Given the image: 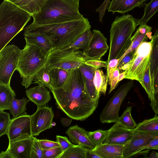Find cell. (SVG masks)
Listing matches in <instances>:
<instances>
[{
    "mask_svg": "<svg viewBox=\"0 0 158 158\" xmlns=\"http://www.w3.org/2000/svg\"><path fill=\"white\" fill-rule=\"evenodd\" d=\"M68 71L63 86L50 91L58 109L72 119L83 121L94 113L98 101L93 99L89 94L84 76L79 68Z\"/></svg>",
    "mask_w": 158,
    "mask_h": 158,
    "instance_id": "cell-1",
    "label": "cell"
},
{
    "mask_svg": "<svg viewBox=\"0 0 158 158\" xmlns=\"http://www.w3.org/2000/svg\"><path fill=\"white\" fill-rule=\"evenodd\" d=\"M90 28L88 19L83 17L79 19L52 24L37 25L31 23L25 28L24 33H43L51 41L54 49H62L71 45Z\"/></svg>",
    "mask_w": 158,
    "mask_h": 158,
    "instance_id": "cell-2",
    "label": "cell"
},
{
    "mask_svg": "<svg viewBox=\"0 0 158 158\" xmlns=\"http://www.w3.org/2000/svg\"><path fill=\"white\" fill-rule=\"evenodd\" d=\"M79 0H47L40 11L32 15V23L37 25L52 24L80 19Z\"/></svg>",
    "mask_w": 158,
    "mask_h": 158,
    "instance_id": "cell-3",
    "label": "cell"
},
{
    "mask_svg": "<svg viewBox=\"0 0 158 158\" xmlns=\"http://www.w3.org/2000/svg\"><path fill=\"white\" fill-rule=\"evenodd\" d=\"M31 17L11 2L3 0L0 5V51L23 30Z\"/></svg>",
    "mask_w": 158,
    "mask_h": 158,
    "instance_id": "cell-4",
    "label": "cell"
},
{
    "mask_svg": "<svg viewBox=\"0 0 158 158\" xmlns=\"http://www.w3.org/2000/svg\"><path fill=\"white\" fill-rule=\"evenodd\" d=\"M138 20L128 14L116 17L110 31V48L107 63L112 59H119L128 48Z\"/></svg>",
    "mask_w": 158,
    "mask_h": 158,
    "instance_id": "cell-5",
    "label": "cell"
},
{
    "mask_svg": "<svg viewBox=\"0 0 158 158\" xmlns=\"http://www.w3.org/2000/svg\"><path fill=\"white\" fill-rule=\"evenodd\" d=\"M47 55L37 47L26 43L21 50L16 69L22 79V85L26 89L32 83L38 71L45 66Z\"/></svg>",
    "mask_w": 158,
    "mask_h": 158,
    "instance_id": "cell-6",
    "label": "cell"
},
{
    "mask_svg": "<svg viewBox=\"0 0 158 158\" xmlns=\"http://www.w3.org/2000/svg\"><path fill=\"white\" fill-rule=\"evenodd\" d=\"M152 41L141 43L135 50L133 56L128 64L121 69L125 73V79L143 81L145 72L151 64Z\"/></svg>",
    "mask_w": 158,
    "mask_h": 158,
    "instance_id": "cell-7",
    "label": "cell"
},
{
    "mask_svg": "<svg viewBox=\"0 0 158 158\" xmlns=\"http://www.w3.org/2000/svg\"><path fill=\"white\" fill-rule=\"evenodd\" d=\"M78 50L73 48L54 49L47 55L45 66L67 71L79 68L85 60Z\"/></svg>",
    "mask_w": 158,
    "mask_h": 158,
    "instance_id": "cell-8",
    "label": "cell"
},
{
    "mask_svg": "<svg viewBox=\"0 0 158 158\" xmlns=\"http://www.w3.org/2000/svg\"><path fill=\"white\" fill-rule=\"evenodd\" d=\"M133 86V82L131 80L122 85L118 88L100 115L101 123L117 122L119 117L118 112L122 103Z\"/></svg>",
    "mask_w": 158,
    "mask_h": 158,
    "instance_id": "cell-9",
    "label": "cell"
},
{
    "mask_svg": "<svg viewBox=\"0 0 158 158\" xmlns=\"http://www.w3.org/2000/svg\"><path fill=\"white\" fill-rule=\"evenodd\" d=\"M21 50L11 44L0 51V85L10 84L12 76L18 66Z\"/></svg>",
    "mask_w": 158,
    "mask_h": 158,
    "instance_id": "cell-10",
    "label": "cell"
},
{
    "mask_svg": "<svg viewBox=\"0 0 158 158\" xmlns=\"http://www.w3.org/2000/svg\"><path fill=\"white\" fill-rule=\"evenodd\" d=\"M54 117L52 107L37 106L36 112L31 115L32 135H39L41 132L52 128Z\"/></svg>",
    "mask_w": 158,
    "mask_h": 158,
    "instance_id": "cell-11",
    "label": "cell"
},
{
    "mask_svg": "<svg viewBox=\"0 0 158 158\" xmlns=\"http://www.w3.org/2000/svg\"><path fill=\"white\" fill-rule=\"evenodd\" d=\"M109 49L106 38L99 30L94 29L86 50L82 55L85 61L89 60H100Z\"/></svg>",
    "mask_w": 158,
    "mask_h": 158,
    "instance_id": "cell-12",
    "label": "cell"
},
{
    "mask_svg": "<svg viewBox=\"0 0 158 158\" xmlns=\"http://www.w3.org/2000/svg\"><path fill=\"white\" fill-rule=\"evenodd\" d=\"M158 136V132L148 134L135 130L131 139L125 145L123 158L133 157L143 150L146 145Z\"/></svg>",
    "mask_w": 158,
    "mask_h": 158,
    "instance_id": "cell-13",
    "label": "cell"
},
{
    "mask_svg": "<svg viewBox=\"0 0 158 158\" xmlns=\"http://www.w3.org/2000/svg\"><path fill=\"white\" fill-rule=\"evenodd\" d=\"M33 136L28 134L22 135L9 141L6 149L12 158H31Z\"/></svg>",
    "mask_w": 158,
    "mask_h": 158,
    "instance_id": "cell-14",
    "label": "cell"
},
{
    "mask_svg": "<svg viewBox=\"0 0 158 158\" xmlns=\"http://www.w3.org/2000/svg\"><path fill=\"white\" fill-rule=\"evenodd\" d=\"M26 134L32 136L31 115L25 112L17 117L12 118L6 135L10 141Z\"/></svg>",
    "mask_w": 158,
    "mask_h": 158,
    "instance_id": "cell-15",
    "label": "cell"
},
{
    "mask_svg": "<svg viewBox=\"0 0 158 158\" xmlns=\"http://www.w3.org/2000/svg\"><path fill=\"white\" fill-rule=\"evenodd\" d=\"M134 131L125 128L117 122L115 123L108 130L103 143L125 145L131 139Z\"/></svg>",
    "mask_w": 158,
    "mask_h": 158,
    "instance_id": "cell-16",
    "label": "cell"
},
{
    "mask_svg": "<svg viewBox=\"0 0 158 158\" xmlns=\"http://www.w3.org/2000/svg\"><path fill=\"white\" fill-rule=\"evenodd\" d=\"M65 133L73 144L81 146L87 150H93L96 148L88 131L77 125L70 127Z\"/></svg>",
    "mask_w": 158,
    "mask_h": 158,
    "instance_id": "cell-17",
    "label": "cell"
},
{
    "mask_svg": "<svg viewBox=\"0 0 158 158\" xmlns=\"http://www.w3.org/2000/svg\"><path fill=\"white\" fill-rule=\"evenodd\" d=\"M152 30V27L147 24L140 25L131 37L130 46L119 59V62L127 54L135 50L141 43L147 41L148 40H151L153 36Z\"/></svg>",
    "mask_w": 158,
    "mask_h": 158,
    "instance_id": "cell-18",
    "label": "cell"
},
{
    "mask_svg": "<svg viewBox=\"0 0 158 158\" xmlns=\"http://www.w3.org/2000/svg\"><path fill=\"white\" fill-rule=\"evenodd\" d=\"M24 36L26 43L36 46L47 55L54 49L51 41L43 33L28 32L24 33Z\"/></svg>",
    "mask_w": 158,
    "mask_h": 158,
    "instance_id": "cell-19",
    "label": "cell"
},
{
    "mask_svg": "<svg viewBox=\"0 0 158 158\" xmlns=\"http://www.w3.org/2000/svg\"><path fill=\"white\" fill-rule=\"evenodd\" d=\"M47 88L38 85L27 89L26 94L29 100L37 106H45L51 99L50 91Z\"/></svg>",
    "mask_w": 158,
    "mask_h": 158,
    "instance_id": "cell-20",
    "label": "cell"
},
{
    "mask_svg": "<svg viewBox=\"0 0 158 158\" xmlns=\"http://www.w3.org/2000/svg\"><path fill=\"white\" fill-rule=\"evenodd\" d=\"M146 0H111L106 9L113 14H124L138 7L143 6Z\"/></svg>",
    "mask_w": 158,
    "mask_h": 158,
    "instance_id": "cell-21",
    "label": "cell"
},
{
    "mask_svg": "<svg viewBox=\"0 0 158 158\" xmlns=\"http://www.w3.org/2000/svg\"><path fill=\"white\" fill-rule=\"evenodd\" d=\"M125 145L103 143L93 150L102 158H123Z\"/></svg>",
    "mask_w": 158,
    "mask_h": 158,
    "instance_id": "cell-22",
    "label": "cell"
},
{
    "mask_svg": "<svg viewBox=\"0 0 158 158\" xmlns=\"http://www.w3.org/2000/svg\"><path fill=\"white\" fill-rule=\"evenodd\" d=\"M84 76L87 90L94 99L99 100L98 95L94 84L93 79L96 69L83 63L79 68Z\"/></svg>",
    "mask_w": 158,
    "mask_h": 158,
    "instance_id": "cell-23",
    "label": "cell"
},
{
    "mask_svg": "<svg viewBox=\"0 0 158 158\" xmlns=\"http://www.w3.org/2000/svg\"><path fill=\"white\" fill-rule=\"evenodd\" d=\"M31 16L39 12L47 0H7Z\"/></svg>",
    "mask_w": 158,
    "mask_h": 158,
    "instance_id": "cell-24",
    "label": "cell"
},
{
    "mask_svg": "<svg viewBox=\"0 0 158 158\" xmlns=\"http://www.w3.org/2000/svg\"><path fill=\"white\" fill-rule=\"evenodd\" d=\"M15 94L10 84L0 85V110H9Z\"/></svg>",
    "mask_w": 158,
    "mask_h": 158,
    "instance_id": "cell-25",
    "label": "cell"
},
{
    "mask_svg": "<svg viewBox=\"0 0 158 158\" xmlns=\"http://www.w3.org/2000/svg\"><path fill=\"white\" fill-rule=\"evenodd\" d=\"M48 69L52 81V89L62 87L67 78L69 71L56 68Z\"/></svg>",
    "mask_w": 158,
    "mask_h": 158,
    "instance_id": "cell-26",
    "label": "cell"
},
{
    "mask_svg": "<svg viewBox=\"0 0 158 158\" xmlns=\"http://www.w3.org/2000/svg\"><path fill=\"white\" fill-rule=\"evenodd\" d=\"M108 78L102 69H96L94 77V86L100 97L101 94L105 95L107 85Z\"/></svg>",
    "mask_w": 158,
    "mask_h": 158,
    "instance_id": "cell-27",
    "label": "cell"
},
{
    "mask_svg": "<svg viewBox=\"0 0 158 158\" xmlns=\"http://www.w3.org/2000/svg\"><path fill=\"white\" fill-rule=\"evenodd\" d=\"M140 132L151 134L158 132V116L146 119L139 123L134 129Z\"/></svg>",
    "mask_w": 158,
    "mask_h": 158,
    "instance_id": "cell-28",
    "label": "cell"
},
{
    "mask_svg": "<svg viewBox=\"0 0 158 158\" xmlns=\"http://www.w3.org/2000/svg\"><path fill=\"white\" fill-rule=\"evenodd\" d=\"M151 56V70L154 82V76L158 67V28L153 35Z\"/></svg>",
    "mask_w": 158,
    "mask_h": 158,
    "instance_id": "cell-29",
    "label": "cell"
},
{
    "mask_svg": "<svg viewBox=\"0 0 158 158\" xmlns=\"http://www.w3.org/2000/svg\"><path fill=\"white\" fill-rule=\"evenodd\" d=\"M34 81L38 85H43L49 89H52V81L48 68L44 66L35 75Z\"/></svg>",
    "mask_w": 158,
    "mask_h": 158,
    "instance_id": "cell-30",
    "label": "cell"
},
{
    "mask_svg": "<svg viewBox=\"0 0 158 158\" xmlns=\"http://www.w3.org/2000/svg\"><path fill=\"white\" fill-rule=\"evenodd\" d=\"M158 11V0H151L146 4L144 8V14L142 17L138 19L137 26L146 24L150 19Z\"/></svg>",
    "mask_w": 158,
    "mask_h": 158,
    "instance_id": "cell-31",
    "label": "cell"
},
{
    "mask_svg": "<svg viewBox=\"0 0 158 158\" xmlns=\"http://www.w3.org/2000/svg\"><path fill=\"white\" fill-rule=\"evenodd\" d=\"M87 151L81 146L73 144L64 152L59 158H86Z\"/></svg>",
    "mask_w": 158,
    "mask_h": 158,
    "instance_id": "cell-32",
    "label": "cell"
},
{
    "mask_svg": "<svg viewBox=\"0 0 158 158\" xmlns=\"http://www.w3.org/2000/svg\"><path fill=\"white\" fill-rule=\"evenodd\" d=\"M29 100L23 98L21 99L14 98L9 109L13 118L17 117L24 113L27 110L26 106Z\"/></svg>",
    "mask_w": 158,
    "mask_h": 158,
    "instance_id": "cell-33",
    "label": "cell"
},
{
    "mask_svg": "<svg viewBox=\"0 0 158 158\" xmlns=\"http://www.w3.org/2000/svg\"><path fill=\"white\" fill-rule=\"evenodd\" d=\"M141 84L147 93L150 101L152 100L154 98V89L151 75V64L148 65L145 72L143 81Z\"/></svg>",
    "mask_w": 158,
    "mask_h": 158,
    "instance_id": "cell-34",
    "label": "cell"
},
{
    "mask_svg": "<svg viewBox=\"0 0 158 158\" xmlns=\"http://www.w3.org/2000/svg\"><path fill=\"white\" fill-rule=\"evenodd\" d=\"M93 32L90 29H89L73 44L65 48H73L77 50L80 49L83 50V52H84L86 50L88 47Z\"/></svg>",
    "mask_w": 158,
    "mask_h": 158,
    "instance_id": "cell-35",
    "label": "cell"
},
{
    "mask_svg": "<svg viewBox=\"0 0 158 158\" xmlns=\"http://www.w3.org/2000/svg\"><path fill=\"white\" fill-rule=\"evenodd\" d=\"M132 107L128 106L117 122L123 127L129 129H134L137 124L131 114Z\"/></svg>",
    "mask_w": 158,
    "mask_h": 158,
    "instance_id": "cell-36",
    "label": "cell"
},
{
    "mask_svg": "<svg viewBox=\"0 0 158 158\" xmlns=\"http://www.w3.org/2000/svg\"><path fill=\"white\" fill-rule=\"evenodd\" d=\"M108 132V130H103L98 129L93 131H88V133L96 147L103 143Z\"/></svg>",
    "mask_w": 158,
    "mask_h": 158,
    "instance_id": "cell-37",
    "label": "cell"
},
{
    "mask_svg": "<svg viewBox=\"0 0 158 158\" xmlns=\"http://www.w3.org/2000/svg\"><path fill=\"white\" fill-rule=\"evenodd\" d=\"M11 119L9 114L0 110V136L6 134Z\"/></svg>",
    "mask_w": 158,
    "mask_h": 158,
    "instance_id": "cell-38",
    "label": "cell"
},
{
    "mask_svg": "<svg viewBox=\"0 0 158 158\" xmlns=\"http://www.w3.org/2000/svg\"><path fill=\"white\" fill-rule=\"evenodd\" d=\"M43 150L38 141V139L33 136L31 147V158H43Z\"/></svg>",
    "mask_w": 158,
    "mask_h": 158,
    "instance_id": "cell-39",
    "label": "cell"
},
{
    "mask_svg": "<svg viewBox=\"0 0 158 158\" xmlns=\"http://www.w3.org/2000/svg\"><path fill=\"white\" fill-rule=\"evenodd\" d=\"M43 150V158H59L63 152L60 146Z\"/></svg>",
    "mask_w": 158,
    "mask_h": 158,
    "instance_id": "cell-40",
    "label": "cell"
},
{
    "mask_svg": "<svg viewBox=\"0 0 158 158\" xmlns=\"http://www.w3.org/2000/svg\"><path fill=\"white\" fill-rule=\"evenodd\" d=\"M56 138V141L59 144L63 152L73 144L65 136L57 135Z\"/></svg>",
    "mask_w": 158,
    "mask_h": 158,
    "instance_id": "cell-41",
    "label": "cell"
},
{
    "mask_svg": "<svg viewBox=\"0 0 158 158\" xmlns=\"http://www.w3.org/2000/svg\"><path fill=\"white\" fill-rule=\"evenodd\" d=\"M38 141L43 150L47 149L52 148L60 146L56 141H54L47 139H38Z\"/></svg>",
    "mask_w": 158,
    "mask_h": 158,
    "instance_id": "cell-42",
    "label": "cell"
},
{
    "mask_svg": "<svg viewBox=\"0 0 158 158\" xmlns=\"http://www.w3.org/2000/svg\"><path fill=\"white\" fill-rule=\"evenodd\" d=\"M85 64L95 69H100L103 67H107L108 63L100 60H89L85 61Z\"/></svg>",
    "mask_w": 158,
    "mask_h": 158,
    "instance_id": "cell-43",
    "label": "cell"
},
{
    "mask_svg": "<svg viewBox=\"0 0 158 158\" xmlns=\"http://www.w3.org/2000/svg\"><path fill=\"white\" fill-rule=\"evenodd\" d=\"M135 50L131 52L125 56L119 62L117 68L119 71L121 70L122 68L125 65L129 63L132 58Z\"/></svg>",
    "mask_w": 158,
    "mask_h": 158,
    "instance_id": "cell-44",
    "label": "cell"
},
{
    "mask_svg": "<svg viewBox=\"0 0 158 158\" xmlns=\"http://www.w3.org/2000/svg\"><path fill=\"white\" fill-rule=\"evenodd\" d=\"M150 105L155 113L158 114V87L155 89L153 99Z\"/></svg>",
    "mask_w": 158,
    "mask_h": 158,
    "instance_id": "cell-45",
    "label": "cell"
},
{
    "mask_svg": "<svg viewBox=\"0 0 158 158\" xmlns=\"http://www.w3.org/2000/svg\"><path fill=\"white\" fill-rule=\"evenodd\" d=\"M119 60V59H114L110 60L109 61L107 67L106 76L107 77L110 73L117 68Z\"/></svg>",
    "mask_w": 158,
    "mask_h": 158,
    "instance_id": "cell-46",
    "label": "cell"
},
{
    "mask_svg": "<svg viewBox=\"0 0 158 158\" xmlns=\"http://www.w3.org/2000/svg\"><path fill=\"white\" fill-rule=\"evenodd\" d=\"M145 149H155L158 150V136L155 138L143 148Z\"/></svg>",
    "mask_w": 158,
    "mask_h": 158,
    "instance_id": "cell-47",
    "label": "cell"
},
{
    "mask_svg": "<svg viewBox=\"0 0 158 158\" xmlns=\"http://www.w3.org/2000/svg\"><path fill=\"white\" fill-rule=\"evenodd\" d=\"M120 73V71L118 68L110 73L107 76L109 84L113 80L118 78Z\"/></svg>",
    "mask_w": 158,
    "mask_h": 158,
    "instance_id": "cell-48",
    "label": "cell"
},
{
    "mask_svg": "<svg viewBox=\"0 0 158 158\" xmlns=\"http://www.w3.org/2000/svg\"><path fill=\"white\" fill-rule=\"evenodd\" d=\"M86 158H102L101 157L95 153L93 150H87Z\"/></svg>",
    "mask_w": 158,
    "mask_h": 158,
    "instance_id": "cell-49",
    "label": "cell"
},
{
    "mask_svg": "<svg viewBox=\"0 0 158 158\" xmlns=\"http://www.w3.org/2000/svg\"><path fill=\"white\" fill-rule=\"evenodd\" d=\"M72 121V119L62 118L61 119V124L65 127H68L70 125Z\"/></svg>",
    "mask_w": 158,
    "mask_h": 158,
    "instance_id": "cell-50",
    "label": "cell"
},
{
    "mask_svg": "<svg viewBox=\"0 0 158 158\" xmlns=\"http://www.w3.org/2000/svg\"><path fill=\"white\" fill-rule=\"evenodd\" d=\"M154 90L158 87V67L157 69L154 77Z\"/></svg>",
    "mask_w": 158,
    "mask_h": 158,
    "instance_id": "cell-51",
    "label": "cell"
},
{
    "mask_svg": "<svg viewBox=\"0 0 158 158\" xmlns=\"http://www.w3.org/2000/svg\"><path fill=\"white\" fill-rule=\"evenodd\" d=\"M0 158H12V157L6 150L5 151H2L1 152Z\"/></svg>",
    "mask_w": 158,
    "mask_h": 158,
    "instance_id": "cell-52",
    "label": "cell"
},
{
    "mask_svg": "<svg viewBox=\"0 0 158 158\" xmlns=\"http://www.w3.org/2000/svg\"><path fill=\"white\" fill-rule=\"evenodd\" d=\"M146 157L149 158H158V152L152 151L149 155Z\"/></svg>",
    "mask_w": 158,
    "mask_h": 158,
    "instance_id": "cell-53",
    "label": "cell"
},
{
    "mask_svg": "<svg viewBox=\"0 0 158 158\" xmlns=\"http://www.w3.org/2000/svg\"><path fill=\"white\" fill-rule=\"evenodd\" d=\"M125 75V73L124 71H123L120 73L118 79V81L119 82L122 80L123 79H124Z\"/></svg>",
    "mask_w": 158,
    "mask_h": 158,
    "instance_id": "cell-54",
    "label": "cell"
},
{
    "mask_svg": "<svg viewBox=\"0 0 158 158\" xmlns=\"http://www.w3.org/2000/svg\"><path fill=\"white\" fill-rule=\"evenodd\" d=\"M110 0H105L103 4L105 6H107L109 5Z\"/></svg>",
    "mask_w": 158,
    "mask_h": 158,
    "instance_id": "cell-55",
    "label": "cell"
}]
</instances>
